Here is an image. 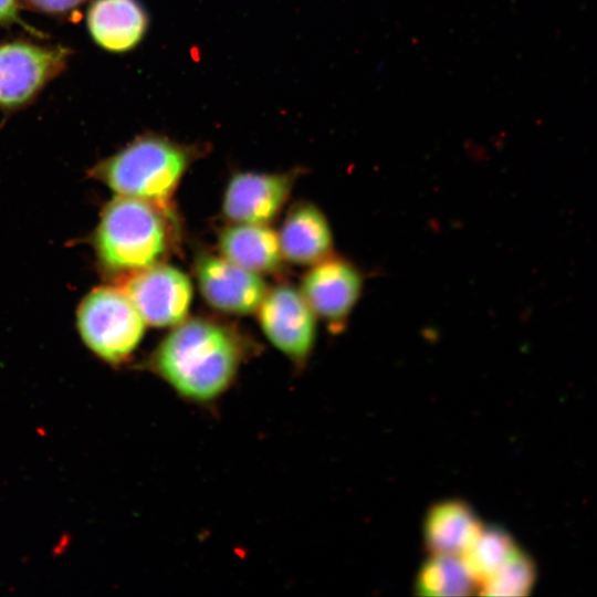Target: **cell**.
<instances>
[{
	"label": "cell",
	"mask_w": 597,
	"mask_h": 597,
	"mask_svg": "<svg viewBox=\"0 0 597 597\" xmlns=\"http://www.w3.org/2000/svg\"><path fill=\"white\" fill-rule=\"evenodd\" d=\"M71 54L61 44L0 43V109L17 111L33 102L66 69Z\"/></svg>",
	"instance_id": "cell-5"
},
{
	"label": "cell",
	"mask_w": 597,
	"mask_h": 597,
	"mask_svg": "<svg viewBox=\"0 0 597 597\" xmlns=\"http://www.w3.org/2000/svg\"><path fill=\"white\" fill-rule=\"evenodd\" d=\"M535 580L531 558L517 547L504 564L480 586L486 596H523L530 593Z\"/></svg>",
	"instance_id": "cell-17"
},
{
	"label": "cell",
	"mask_w": 597,
	"mask_h": 597,
	"mask_svg": "<svg viewBox=\"0 0 597 597\" xmlns=\"http://www.w3.org/2000/svg\"><path fill=\"white\" fill-rule=\"evenodd\" d=\"M242 358V346L228 329L190 320L163 339L149 367L182 399L207 405L230 388Z\"/></svg>",
	"instance_id": "cell-1"
},
{
	"label": "cell",
	"mask_w": 597,
	"mask_h": 597,
	"mask_svg": "<svg viewBox=\"0 0 597 597\" xmlns=\"http://www.w3.org/2000/svg\"><path fill=\"white\" fill-rule=\"evenodd\" d=\"M292 181L289 174H235L224 193L223 212L234 222L264 224L281 209Z\"/></svg>",
	"instance_id": "cell-10"
},
{
	"label": "cell",
	"mask_w": 597,
	"mask_h": 597,
	"mask_svg": "<svg viewBox=\"0 0 597 597\" xmlns=\"http://www.w3.org/2000/svg\"><path fill=\"white\" fill-rule=\"evenodd\" d=\"M363 286V274L353 262L331 255L306 273L301 293L314 314L339 331L357 305Z\"/></svg>",
	"instance_id": "cell-7"
},
{
	"label": "cell",
	"mask_w": 597,
	"mask_h": 597,
	"mask_svg": "<svg viewBox=\"0 0 597 597\" xmlns=\"http://www.w3.org/2000/svg\"><path fill=\"white\" fill-rule=\"evenodd\" d=\"M483 524L461 500L436 503L426 514L423 538L430 554L462 555Z\"/></svg>",
	"instance_id": "cell-13"
},
{
	"label": "cell",
	"mask_w": 597,
	"mask_h": 597,
	"mask_svg": "<svg viewBox=\"0 0 597 597\" xmlns=\"http://www.w3.org/2000/svg\"><path fill=\"white\" fill-rule=\"evenodd\" d=\"M123 291L145 323L161 327L182 322L192 296L188 276L168 265L136 271Z\"/></svg>",
	"instance_id": "cell-8"
},
{
	"label": "cell",
	"mask_w": 597,
	"mask_h": 597,
	"mask_svg": "<svg viewBox=\"0 0 597 597\" xmlns=\"http://www.w3.org/2000/svg\"><path fill=\"white\" fill-rule=\"evenodd\" d=\"M517 547L503 528L483 525L461 556L479 588Z\"/></svg>",
	"instance_id": "cell-16"
},
{
	"label": "cell",
	"mask_w": 597,
	"mask_h": 597,
	"mask_svg": "<svg viewBox=\"0 0 597 597\" xmlns=\"http://www.w3.org/2000/svg\"><path fill=\"white\" fill-rule=\"evenodd\" d=\"M150 19L140 0H94L86 17L91 39L104 51L135 50L148 33Z\"/></svg>",
	"instance_id": "cell-11"
},
{
	"label": "cell",
	"mask_w": 597,
	"mask_h": 597,
	"mask_svg": "<svg viewBox=\"0 0 597 597\" xmlns=\"http://www.w3.org/2000/svg\"><path fill=\"white\" fill-rule=\"evenodd\" d=\"M200 290L207 302L223 312L248 314L259 308L265 293L262 279L227 259L203 255L197 262Z\"/></svg>",
	"instance_id": "cell-9"
},
{
	"label": "cell",
	"mask_w": 597,
	"mask_h": 597,
	"mask_svg": "<svg viewBox=\"0 0 597 597\" xmlns=\"http://www.w3.org/2000/svg\"><path fill=\"white\" fill-rule=\"evenodd\" d=\"M19 0H0V25L12 27L19 25L28 33L43 39L45 34L35 28L29 25L20 15Z\"/></svg>",
	"instance_id": "cell-19"
},
{
	"label": "cell",
	"mask_w": 597,
	"mask_h": 597,
	"mask_svg": "<svg viewBox=\"0 0 597 597\" xmlns=\"http://www.w3.org/2000/svg\"><path fill=\"white\" fill-rule=\"evenodd\" d=\"M282 254L297 264L314 265L332 255L333 234L325 214L300 202L287 213L279 235Z\"/></svg>",
	"instance_id": "cell-12"
},
{
	"label": "cell",
	"mask_w": 597,
	"mask_h": 597,
	"mask_svg": "<svg viewBox=\"0 0 597 597\" xmlns=\"http://www.w3.org/2000/svg\"><path fill=\"white\" fill-rule=\"evenodd\" d=\"M259 310L269 341L294 363L304 364L314 346L316 324L302 293L291 286H277L265 293Z\"/></svg>",
	"instance_id": "cell-6"
},
{
	"label": "cell",
	"mask_w": 597,
	"mask_h": 597,
	"mask_svg": "<svg viewBox=\"0 0 597 597\" xmlns=\"http://www.w3.org/2000/svg\"><path fill=\"white\" fill-rule=\"evenodd\" d=\"M33 11L62 17L80 8L87 0H22Z\"/></svg>",
	"instance_id": "cell-18"
},
{
	"label": "cell",
	"mask_w": 597,
	"mask_h": 597,
	"mask_svg": "<svg viewBox=\"0 0 597 597\" xmlns=\"http://www.w3.org/2000/svg\"><path fill=\"white\" fill-rule=\"evenodd\" d=\"M415 588L421 596H469L478 585L462 556L430 554L416 576Z\"/></svg>",
	"instance_id": "cell-15"
},
{
	"label": "cell",
	"mask_w": 597,
	"mask_h": 597,
	"mask_svg": "<svg viewBox=\"0 0 597 597\" xmlns=\"http://www.w3.org/2000/svg\"><path fill=\"white\" fill-rule=\"evenodd\" d=\"M224 259L251 272L274 270L281 262L279 235L264 224L239 223L220 238Z\"/></svg>",
	"instance_id": "cell-14"
},
{
	"label": "cell",
	"mask_w": 597,
	"mask_h": 597,
	"mask_svg": "<svg viewBox=\"0 0 597 597\" xmlns=\"http://www.w3.org/2000/svg\"><path fill=\"white\" fill-rule=\"evenodd\" d=\"M77 326L83 342L96 356L119 364L138 346L145 321L123 290L98 287L81 302Z\"/></svg>",
	"instance_id": "cell-4"
},
{
	"label": "cell",
	"mask_w": 597,
	"mask_h": 597,
	"mask_svg": "<svg viewBox=\"0 0 597 597\" xmlns=\"http://www.w3.org/2000/svg\"><path fill=\"white\" fill-rule=\"evenodd\" d=\"M196 148L158 134H144L96 164L91 175L119 196L147 201L169 211V200Z\"/></svg>",
	"instance_id": "cell-2"
},
{
	"label": "cell",
	"mask_w": 597,
	"mask_h": 597,
	"mask_svg": "<svg viewBox=\"0 0 597 597\" xmlns=\"http://www.w3.org/2000/svg\"><path fill=\"white\" fill-rule=\"evenodd\" d=\"M159 209L133 197L119 196L104 209L94 244L101 263L113 271H139L164 254L167 237Z\"/></svg>",
	"instance_id": "cell-3"
}]
</instances>
